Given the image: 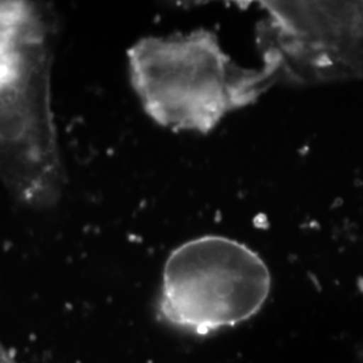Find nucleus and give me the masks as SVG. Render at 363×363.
<instances>
[{
	"mask_svg": "<svg viewBox=\"0 0 363 363\" xmlns=\"http://www.w3.org/2000/svg\"><path fill=\"white\" fill-rule=\"evenodd\" d=\"M272 276L257 252L223 235H202L174 249L163 268L160 319L196 335L241 325L257 315Z\"/></svg>",
	"mask_w": 363,
	"mask_h": 363,
	"instance_id": "nucleus-3",
	"label": "nucleus"
},
{
	"mask_svg": "<svg viewBox=\"0 0 363 363\" xmlns=\"http://www.w3.org/2000/svg\"><path fill=\"white\" fill-rule=\"evenodd\" d=\"M0 363H15L11 354L0 345Z\"/></svg>",
	"mask_w": 363,
	"mask_h": 363,
	"instance_id": "nucleus-4",
	"label": "nucleus"
},
{
	"mask_svg": "<svg viewBox=\"0 0 363 363\" xmlns=\"http://www.w3.org/2000/svg\"><path fill=\"white\" fill-rule=\"evenodd\" d=\"M128 66L132 88L156 124L199 133L255 101L262 77L234 65L206 28L139 39L128 49Z\"/></svg>",
	"mask_w": 363,
	"mask_h": 363,
	"instance_id": "nucleus-2",
	"label": "nucleus"
},
{
	"mask_svg": "<svg viewBox=\"0 0 363 363\" xmlns=\"http://www.w3.org/2000/svg\"><path fill=\"white\" fill-rule=\"evenodd\" d=\"M54 31L40 3L0 0V181L34 208L55 205L64 189L52 109Z\"/></svg>",
	"mask_w": 363,
	"mask_h": 363,
	"instance_id": "nucleus-1",
	"label": "nucleus"
}]
</instances>
